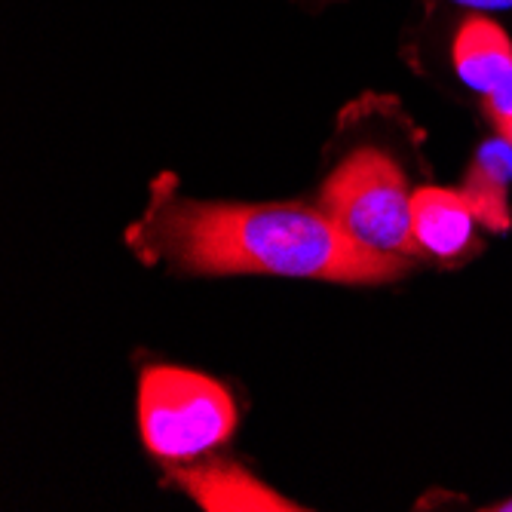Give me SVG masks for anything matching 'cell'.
<instances>
[{
    "mask_svg": "<svg viewBox=\"0 0 512 512\" xmlns=\"http://www.w3.org/2000/svg\"><path fill=\"white\" fill-rule=\"evenodd\" d=\"M319 206L368 249L399 258H424L411 230V197L405 175L387 154L375 148L350 154L329 175Z\"/></svg>",
    "mask_w": 512,
    "mask_h": 512,
    "instance_id": "3",
    "label": "cell"
},
{
    "mask_svg": "<svg viewBox=\"0 0 512 512\" xmlns=\"http://www.w3.org/2000/svg\"><path fill=\"white\" fill-rule=\"evenodd\" d=\"M488 509H497V512H512V497H509V500H503V503H497V506H488Z\"/></svg>",
    "mask_w": 512,
    "mask_h": 512,
    "instance_id": "10",
    "label": "cell"
},
{
    "mask_svg": "<svg viewBox=\"0 0 512 512\" xmlns=\"http://www.w3.org/2000/svg\"><path fill=\"white\" fill-rule=\"evenodd\" d=\"M138 427L154 457L184 463L230 439L237 427V405L206 375L151 365L138 381Z\"/></svg>",
    "mask_w": 512,
    "mask_h": 512,
    "instance_id": "2",
    "label": "cell"
},
{
    "mask_svg": "<svg viewBox=\"0 0 512 512\" xmlns=\"http://www.w3.org/2000/svg\"><path fill=\"white\" fill-rule=\"evenodd\" d=\"M454 4L473 7V10H512V0H454Z\"/></svg>",
    "mask_w": 512,
    "mask_h": 512,
    "instance_id": "9",
    "label": "cell"
},
{
    "mask_svg": "<svg viewBox=\"0 0 512 512\" xmlns=\"http://www.w3.org/2000/svg\"><path fill=\"white\" fill-rule=\"evenodd\" d=\"M485 114L491 117L497 132L512 145V74L500 89H494L491 96H485Z\"/></svg>",
    "mask_w": 512,
    "mask_h": 512,
    "instance_id": "8",
    "label": "cell"
},
{
    "mask_svg": "<svg viewBox=\"0 0 512 512\" xmlns=\"http://www.w3.org/2000/svg\"><path fill=\"white\" fill-rule=\"evenodd\" d=\"M172 482L188 491L209 512H295L292 500L279 497L230 460H206L200 467L172 470Z\"/></svg>",
    "mask_w": 512,
    "mask_h": 512,
    "instance_id": "4",
    "label": "cell"
},
{
    "mask_svg": "<svg viewBox=\"0 0 512 512\" xmlns=\"http://www.w3.org/2000/svg\"><path fill=\"white\" fill-rule=\"evenodd\" d=\"M454 71L470 89L491 96L512 74V43L506 31L485 16L463 22L454 37Z\"/></svg>",
    "mask_w": 512,
    "mask_h": 512,
    "instance_id": "6",
    "label": "cell"
},
{
    "mask_svg": "<svg viewBox=\"0 0 512 512\" xmlns=\"http://www.w3.org/2000/svg\"><path fill=\"white\" fill-rule=\"evenodd\" d=\"M473 209L463 194L421 188L411 197V230L424 255L454 261L473 243Z\"/></svg>",
    "mask_w": 512,
    "mask_h": 512,
    "instance_id": "5",
    "label": "cell"
},
{
    "mask_svg": "<svg viewBox=\"0 0 512 512\" xmlns=\"http://www.w3.org/2000/svg\"><path fill=\"white\" fill-rule=\"evenodd\" d=\"M509 184H512V145L500 135L476 151L470 172L463 178V188H460L476 221H482L491 234H506L512 224Z\"/></svg>",
    "mask_w": 512,
    "mask_h": 512,
    "instance_id": "7",
    "label": "cell"
},
{
    "mask_svg": "<svg viewBox=\"0 0 512 512\" xmlns=\"http://www.w3.org/2000/svg\"><path fill=\"white\" fill-rule=\"evenodd\" d=\"M148 261L191 273H276L332 283H393L408 258L356 243L325 212L301 206H218L178 200L157 184L148 215L129 230Z\"/></svg>",
    "mask_w": 512,
    "mask_h": 512,
    "instance_id": "1",
    "label": "cell"
}]
</instances>
